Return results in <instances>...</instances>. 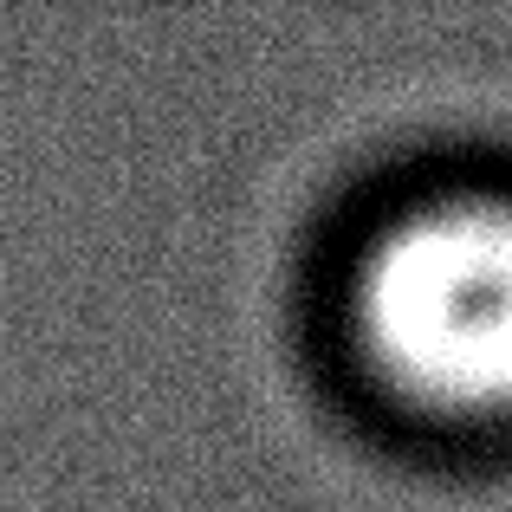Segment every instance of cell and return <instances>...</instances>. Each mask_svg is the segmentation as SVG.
<instances>
[{
	"mask_svg": "<svg viewBox=\"0 0 512 512\" xmlns=\"http://www.w3.org/2000/svg\"><path fill=\"white\" fill-rule=\"evenodd\" d=\"M357 338L396 389L441 409L512 402V201H422L370 240L350 286Z\"/></svg>",
	"mask_w": 512,
	"mask_h": 512,
	"instance_id": "cell-1",
	"label": "cell"
}]
</instances>
